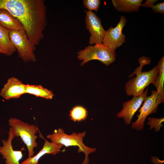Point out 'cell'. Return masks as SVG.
<instances>
[{"label": "cell", "instance_id": "1", "mask_svg": "<svg viewBox=\"0 0 164 164\" xmlns=\"http://www.w3.org/2000/svg\"><path fill=\"white\" fill-rule=\"evenodd\" d=\"M0 9L7 10L20 21L35 46L40 43L47 25L44 0H0Z\"/></svg>", "mask_w": 164, "mask_h": 164}, {"label": "cell", "instance_id": "2", "mask_svg": "<svg viewBox=\"0 0 164 164\" xmlns=\"http://www.w3.org/2000/svg\"><path fill=\"white\" fill-rule=\"evenodd\" d=\"M138 61L140 66L130 75L132 77L134 74H136V77L129 80L125 85L126 93L129 96H136L141 95L147 87L151 84H154L157 80L159 72L158 65L149 71L142 72L143 66L149 64L151 61L149 58L145 57L140 58Z\"/></svg>", "mask_w": 164, "mask_h": 164}, {"label": "cell", "instance_id": "3", "mask_svg": "<svg viewBox=\"0 0 164 164\" xmlns=\"http://www.w3.org/2000/svg\"><path fill=\"white\" fill-rule=\"evenodd\" d=\"M86 133V131L77 133L74 132L69 135L65 133L63 128H60L55 130L52 133L47 135L46 137L51 142L66 147L77 146V152H83L85 154V158L82 164H88L89 162V155L95 152L96 149L88 147L84 144L83 139Z\"/></svg>", "mask_w": 164, "mask_h": 164}, {"label": "cell", "instance_id": "4", "mask_svg": "<svg viewBox=\"0 0 164 164\" xmlns=\"http://www.w3.org/2000/svg\"><path fill=\"white\" fill-rule=\"evenodd\" d=\"M8 124L15 137H19L26 146L28 157L34 156V149L38 146L36 142L38 137L36 134L38 131L37 127L15 118H11L9 120Z\"/></svg>", "mask_w": 164, "mask_h": 164}, {"label": "cell", "instance_id": "5", "mask_svg": "<svg viewBox=\"0 0 164 164\" xmlns=\"http://www.w3.org/2000/svg\"><path fill=\"white\" fill-rule=\"evenodd\" d=\"M77 54L78 59L83 60L81 63L82 66L93 60H98L106 65L109 66L115 61L116 57L115 51L102 43L89 46L84 50H80Z\"/></svg>", "mask_w": 164, "mask_h": 164}, {"label": "cell", "instance_id": "6", "mask_svg": "<svg viewBox=\"0 0 164 164\" xmlns=\"http://www.w3.org/2000/svg\"><path fill=\"white\" fill-rule=\"evenodd\" d=\"M9 35L19 57L24 62L36 61L34 53L36 46L30 40L23 28L19 30H10Z\"/></svg>", "mask_w": 164, "mask_h": 164}, {"label": "cell", "instance_id": "7", "mask_svg": "<svg viewBox=\"0 0 164 164\" xmlns=\"http://www.w3.org/2000/svg\"><path fill=\"white\" fill-rule=\"evenodd\" d=\"M164 101V94L158 93L155 90L152 91L151 94L147 96L138 111L139 113L137 115V119L132 124V128L138 131L142 130L147 117L155 113L158 111L159 104L163 103Z\"/></svg>", "mask_w": 164, "mask_h": 164}, {"label": "cell", "instance_id": "8", "mask_svg": "<svg viewBox=\"0 0 164 164\" xmlns=\"http://www.w3.org/2000/svg\"><path fill=\"white\" fill-rule=\"evenodd\" d=\"M84 11L86 28L91 34L89 44L102 43L106 31L101 24L100 18L92 11Z\"/></svg>", "mask_w": 164, "mask_h": 164}, {"label": "cell", "instance_id": "9", "mask_svg": "<svg viewBox=\"0 0 164 164\" xmlns=\"http://www.w3.org/2000/svg\"><path fill=\"white\" fill-rule=\"evenodd\" d=\"M126 22L125 17L121 16L120 21L115 27L111 26L106 31L102 43L115 51L125 42V35L122 31Z\"/></svg>", "mask_w": 164, "mask_h": 164}, {"label": "cell", "instance_id": "10", "mask_svg": "<svg viewBox=\"0 0 164 164\" xmlns=\"http://www.w3.org/2000/svg\"><path fill=\"white\" fill-rule=\"evenodd\" d=\"M148 90L146 89L140 95L133 96L130 100L122 104V108L116 114L118 118H122L126 125L130 124L135 112L141 107L147 96Z\"/></svg>", "mask_w": 164, "mask_h": 164}, {"label": "cell", "instance_id": "11", "mask_svg": "<svg viewBox=\"0 0 164 164\" xmlns=\"http://www.w3.org/2000/svg\"><path fill=\"white\" fill-rule=\"evenodd\" d=\"M8 133L7 140H2V145L0 147V154L5 160V164H20L19 161L23 155L21 151L13 149L12 142L15 137L10 128Z\"/></svg>", "mask_w": 164, "mask_h": 164}, {"label": "cell", "instance_id": "12", "mask_svg": "<svg viewBox=\"0 0 164 164\" xmlns=\"http://www.w3.org/2000/svg\"><path fill=\"white\" fill-rule=\"evenodd\" d=\"M26 94V84L14 77L8 79L0 92V95L6 100L18 99Z\"/></svg>", "mask_w": 164, "mask_h": 164}, {"label": "cell", "instance_id": "13", "mask_svg": "<svg viewBox=\"0 0 164 164\" xmlns=\"http://www.w3.org/2000/svg\"><path fill=\"white\" fill-rule=\"evenodd\" d=\"M45 142L42 149L35 155L27 158L20 164H38L39 159L44 155L51 154L55 155L60 151L63 145L50 142L44 139Z\"/></svg>", "mask_w": 164, "mask_h": 164}, {"label": "cell", "instance_id": "14", "mask_svg": "<svg viewBox=\"0 0 164 164\" xmlns=\"http://www.w3.org/2000/svg\"><path fill=\"white\" fill-rule=\"evenodd\" d=\"M0 25L9 30H19L23 28L16 18L3 9H0Z\"/></svg>", "mask_w": 164, "mask_h": 164}, {"label": "cell", "instance_id": "15", "mask_svg": "<svg viewBox=\"0 0 164 164\" xmlns=\"http://www.w3.org/2000/svg\"><path fill=\"white\" fill-rule=\"evenodd\" d=\"M142 0H112L114 8L119 12H136L139 11Z\"/></svg>", "mask_w": 164, "mask_h": 164}, {"label": "cell", "instance_id": "16", "mask_svg": "<svg viewBox=\"0 0 164 164\" xmlns=\"http://www.w3.org/2000/svg\"><path fill=\"white\" fill-rule=\"evenodd\" d=\"M9 30L0 25V46L8 56L12 55L16 50L10 38Z\"/></svg>", "mask_w": 164, "mask_h": 164}, {"label": "cell", "instance_id": "17", "mask_svg": "<svg viewBox=\"0 0 164 164\" xmlns=\"http://www.w3.org/2000/svg\"><path fill=\"white\" fill-rule=\"evenodd\" d=\"M26 94L47 99H53L54 95L53 92L41 85L26 84Z\"/></svg>", "mask_w": 164, "mask_h": 164}, {"label": "cell", "instance_id": "18", "mask_svg": "<svg viewBox=\"0 0 164 164\" xmlns=\"http://www.w3.org/2000/svg\"><path fill=\"white\" fill-rule=\"evenodd\" d=\"M159 72L157 80L154 84L158 93L164 94V57H162L159 61L157 65Z\"/></svg>", "mask_w": 164, "mask_h": 164}, {"label": "cell", "instance_id": "19", "mask_svg": "<svg viewBox=\"0 0 164 164\" xmlns=\"http://www.w3.org/2000/svg\"><path fill=\"white\" fill-rule=\"evenodd\" d=\"M87 115V109L81 106H75L70 111L69 116L70 118L74 122L85 120Z\"/></svg>", "mask_w": 164, "mask_h": 164}, {"label": "cell", "instance_id": "20", "mask_svg": "<svg viewBox=\"0 0 164 164\" xmlns=\"http://www.w3.org/2000/svg\"><path fill=\"white\" fill-rule=\"evenodd\" d=\"M148 120L147 124L149 125V129L154 128L155 132H158L163 126L162 123L164 121V118L163 117L160 118H149Z\"/></svg>", "mask_w": 164, "mask_h": 164}, {"label": "cell", "instance_id": "21", "mask_svg": "<svg viewBox=\"0 0 164 164\" xmlns=\"http://www.w3.org/2000/svg\"><path fill=\"white\" fill-rule=\"evenodd\" d=\"M84 6L89 11L97 12L100 5V0H84L83 2Z\"/></svg>", "mask_w": 164, "mask_h": 164}, {"label": "cell", "instance_id": "22", "mask_svg": "<svg viewBox=\"0 0 164 164\" xmlns=\"http://www.w3.org/2000/svg\"><path fill=\"white\" fill-rule=\"evenodd\" d=\"M151 8L155 12L162 14L164 13V3L163 2L157 3L153 6Z\"/></svg>", "mask_w": 164, "mask_h": 164}, {"label": "cell", "instance_id": "23", "mask_svg": "<svg viewBox=\"0 0 164 164\" xmlns=\"http://www.w3.org/2000/svg\"><path fill=\"white\" fill-rule=\"evenodd\" d=\"M158 1L157 0H147L141 6L143 7H152L155 3Z\"/></svg>", "mask_w": 164, "mask_h": 164}, {"label": "cell", "instance_id": "24", "mask_svg": "<svg viewBox=\"0 0 164 164\" xmlns=\"http://www.w3.org/2000/svg\"><path fill=\"white\" fill-rule=\"evenodd\" d=\"M0 53H2L4 54V52L0 46Z\"/></svg>", "mask_w": 164, "mask_h": 164}]
</instances>
